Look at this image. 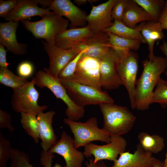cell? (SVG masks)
Segmentation results:
<instances>
[{
	"label": "cell",
	"instance_id": "obj_27",
	"mask_svg": "<svg viewBox=\"0 0 167 167\" xmlns=\"http://www.w3.org/2000/svg\"><path fill=\"white\" fill-rule=\"evenodd\" d=\"M152 18V21H158L164 8L165 1L163 0H133Z\"/></svg>",
	"mask_w": 167,
	"mask_h": 167
},
{
	"label": "cell",
	"instance_id": "obj_8",
	"mask_svg": "<svg viewBox=\"0 0 167 167\" xmlns=\"http://www.w3.org/2000/svg\"><path fill=\"white\" fill-rule=\"evenodd\" d=\"M119 72L123 84L128 94L131 108L135 109L136 77L139 69V56L128 50L119 54Z\"/></svg>",
	"mask_w": 167,
	"mask_h": 167
},
{
	"label": "cell",
	"instance_id": "obj_46",
	"mask_svg": "<svg viewBox=\"0 0 167 167\" xmlns=\"http://www.w3.org/2000/svg\"><path fill=\"white\" fill-rule=\"evenodd\" d=\"M163 81L165 84L167 85V81H165L163 79Z\"/></svg>",
	"mask_w": 167,
	"mask_h": 167
},
{
	"label": "cell",
	"instance_id": "obj_24",
	"mask_svg": "<svg viewBox=\"0 0 167 167\" xmlns=\"http://www.w3.org/2000/svg\"><path fill=\"white\" fill-rule=\"evenodd\" d=\"M139 144L145 151L152 154H157L165 147V140L162 136L157 135H150L141 132L137 136Z\"/></svg>",
	"mask_w": 167,
	"mask_h": 167
},
{
	"label": "cell",
	"instance_id": "obj_32",
	"mask_svg": "<svg viewBox=\"0 0 167 167\" xmlns=\"http://www.w3.org/2000/svg\"><path fill=\"white\" fill-rule=\"evenodd\" d=\"M87 50V49L79 53L72 60L70 61L59 74L58 78L64 79H70L73 75L79 59Z\"/></svg>",
	"mask_w": 167,
	"mask_h": 167
},
{
	"label": "cell",
	"instance_id": "obj_9",
	"mask_svg": "<svg viewBox=\"0 0 167 167\" xmlns=\"http://www.w3.org/2000/svg\"><path fill=\"white\" fill-rule=\"evenodd\" d=\"M69 79L102 91L99 60L83 54L78 62L73 75Z\"/></svg>",
	"mask_w": 167,
	"mask_h": 167
},
{
	"label": "cell",
	"instance_id": "obj_1",
	"mask_svg": "<svg viewBox=\"0 0 167 167\" xmlns=\"http://www.w3.org/2000/svg\"><path fill=\"white\" fill-rule=\"evenodd\" d=\"M142 64L143 71L136 84L135 109L143 111L149 108L153 89L161 80V75L165 72L166 62L165 58L155 56L152 60H143Z\"/></svg>",
	"mask_w": 167,
	"mask_h": 167
},
{
	"label": "cell",
	"instance_id": "obj_14",
	"mask_svg": "<svg viewBox=\"0 0 167 167\" xmlns=\"http://www.w3.org/2000/svg\"><path fill=\"white\" fill-rule=\"evenodd\" d=\"M43 49L49 56V71L57 78L60 73L71 61L79 54L73 48L63 49L57 47L53 43H48L42 41Z\"/></svg>",
	"mask_w": 167,
	"mask_h": 167
},
{
	"label": "cell",
	"instance_id": "obj_26",
	"mask_svg": "<svg viewBox=\"0 0 167 167\" xmlns=\"http://www.w3.org/2000/svg\"><path fill=\"white\" fill-rule=\"evenodd\" d=\"M21 123L26 133L33 139L36 143L40 139L39 127L37 116L34 115L21 113Z\"/></svg>",
	"mask_w": 167,
	"mask_h": 167
},
{
	"label": "cell",
	"instance_id": "obj_37",
	"mask_svg": "<svg viewBox=\"0 0 167 167\" xmlns=\"http://www.w3.org/2000/svg\"><path fill=\"white\" fill-rule=\"evenodd\" d=\"M54 157V153L48 151L42 150L41 153L40 159L41 165L44 167H52V163ZM54 167H62V166L60 164L57 163Z\"/></svg>",
	"mask_w": 167,
	"mask_h": 167
},
{
	"label": "cell",
	"instance_id": "obj_6",
	"mask_svg": "<svg viewBox=\"0 0 167 167\" xmlns=\"http://www.w3.org/2000/svg\"><path fill=\"white\" fill-rule=\"evenodd\" d=\"M58 79L70 97L79 106L84 107L87 105H100L114 103L113 99L106 91H99L69 79Z\"/></svg>",
	"mask_w": 167,
	"mask_h": 167
},
{
	"label": "cell",
	"instance_id": "obj_18",
	"mask_svg": "<svg viewBox=\"0 0 167 167\" xmlns=\"http://www.w3.org/2000/svg\"><path fill=\"white\" fill-rule=\"evenodd\" d=\"M38 4L36 0H19L15 8L4 19L8 21H22L33 16L41 17L53 12L48 8L39 7Z\"/></svg>",
	"mask_w": 167,
	"mask_h": 167
},
{
	"label": "cell",
	"instance_id": "obj_22",
	"mask_svg": "<svg viewBox=\"0 0 167 167\" xmlns=\"http://www.w3.org/2000/svg\"><path fill=\"white\" fill-rule=\"evenodd\" d=\"M152 21L147 13L133 0H127L122 18V23L126 26L135 28L139 22Z\"/></svg>",
	"mask_w": 167,
	"mask_h": 167
},
{
	"label": "cell",
	"instance_id": "obj_4",
	"mask_svg": "<svg viewBox=\"0 0 167 167\" xmlns=\"http://www.w3.org/2000/svg\"><path fill=\"white\" fill-rule=\"evenodd\" d=\"M38 21L28 20L22 21L23 26L36 39H43L48 43H54L56 36L67 29L69 20L59 16L54 12L43 15Z\"/></svg>",
	"mask_w": 167,
	"mask_h": 167
},
{
	"label": "cell",
	"instance_id": "obj_19",
	"mask_svg": "<svg viewBox=\"0 0 167 167\" xmlns=\"http://www.w3.org/2000/svg\"><path fill=\"white\" fill-rule=\"evenodd\" d=\"M19 24V22L11 21L0 23V44L13 54L22 55L26 54L28 45L17 41L16 32Z\"/></svg>",
	"mask_w": 167,
	"mask_h": 167
},
{
	"label": "cell",
	"instance_id": "obj_41",
	"mask_svg": "<svg viewBox=\"0 0 167 167\" xmlns=\"http://www.w3.org/2000/svg\"><path fill=\"white\" fill-rule=\"evenodd\" d=\"M160 48L161 51L166 56L165 58L166 62V68L165 72V75L167 77V42L164 41L162 44L160 45Z\"/></svg>",
	"mask_w": 167,
	"mask_h": 167
},
{
	"label": "cell",
	"instance_id": "obj_7",
	"mask_svg": "<svg viewBox=\"0 0 167 167\" xmlns=\"http://www.w3.org/2000/svg\"><path fill=\"white\" fill-rule=\"evenodd\" d=\"M35 85V82L32 79L24 86L13 89L11 104L15 112L37 116L47 109L48 107L46 105L38 104L39 94Z\"/></svg>",
	"mask_w": 167,
	"mask_h": 167
},
{
	"label": "cell",
	"instance_id": "obj_11",
	"mask_svg": "<svg viewBox=\"0 0 167 167\" xmlns=\"http://www.w3.org/2000/svg\"><path fill=\"white\" fill-rule=\"evenodd\" d=\"M99 61L102 88L112 90L123 85L119 72L120 57L113 47Z\"/></svg>",
	"mask_w": 167,
	"mask_h": 167
},
{
	"label": "cell",
	"instance_id": "obj_23",
	"mask_svg": "<svg viewBox=\"0 0 167 167\" xmlns=\"http://www.w3.org/2000/svg\"><path fill=\"white\" fill-rule=\"evenodd\" d=\"M104 32H110L125 38L139 40L142 43H146L138 25L135 28H132L126 26L122 22L114 20L113 25L105 29Z\"/></svg>",
	"mask_w": 167,
	"mask_h": 167
},
{
	"label": "cell",
	"instance_id": "obj_10",
	"mask_svg": "<svg viewBox=\"0 0 167 167\" xmlns=\"http://www.w3.org/2000/svg\"><path fill=\"white\" fill-rule=\"evenodd\" d=\"M127 146L126 139L121 136H110V141L106 144L98 145L92 143L84 147L83 154L87 158L93 156L96 163L103 160L114 162L118 156L125 151Z\"/></svg>",
	"mask_w": 167,
	"mask_h": 167
},
{
	"label": "cell",
	"instance_id": "obj_16",
	"mask_svg": "<svg viewBox=\"0 0 167 167\" xmlns=\"http://www.w3.org/2000/svg\"><path fill=\"white\" fill-rule=\"evenodd\" d=\"M152 154L139 144L133 153L125 151L121 153L112 167H152L160 160Z\"/></svg>",
	"mask_w": 167,
	"mask_h": 167
},
{
	"label": "cell",
	"instance_id": "obj_28",
	"mask_svg": "<svg viewBox=\"0 0 167 167\" xmlns=\"http://www.w3.org/2000/svg\"><path fill=\"white\" fill-rule=\"evenodd\" d=\"M26 79L17 76L8 68H0V84L13 89L20 87L28 82Z\"/></svg>",
	"mask_w": 167,
	"mask_h": 167
},
{
	"label": "cell",
	"instance_id": "obj_44",
	"mask_svg": "<svg viewBox=\"0 0 167 167\" xmlns=\"http://www.w3.org/2000/svg\"><path fill=\"white\" fill-rule=\"evenodd\" d=\"M163 167H167V153L166 154L165 158L164 161Z\"/></svg>",
	"mask_w": 167,
	"mask_h": 167
},
{
	"label": "cell",
	"instance_id": "obj_21",
	"mask_svg": "<svg viewBox=\"0 0 167 167\" xmlns=\"http://www.w3.org/2000/svg\"><path fill=\"white\" fill-rule=\"evenodd\" d=\"M138 25L140 32L148 45V59L152 60L155 56L153 52L155 42L158 40H162L164 38L163 29L158 21H144L141 22Z\"/></svg>",
	"mask_w": 167,
	"mask_h": 167
},
{
	"label": "cell",
	"instance_id": "obj_35",
	"mask_svg": "<svg viewBox=\"0 0 167 167\" xmlns=\"http://www.w3.org/2000/svg\"><path fill=\"white\" fill-rule=\"evenodd\" d=\"M18 0H0V17L5 18L16 6Z\"/></svg>",
	"mask_w": 167,
	"mask_h": 167
},
{
	"label": "cell",
	"instance_id": "obj_17",
	"mask_svg": "<svg viewBox=\"0 0 167 167\" xmlns=\"http://www.w3.org/2000/svg\"><path fill=\"white\" fill-rule=\"evenodd\" d=\"M95 34L87 26L66 29L56 36L54 43L60 48L71 49L84 44Z\"/></svg>",
	"mask_w": 167,
	"mask_h": 167
},
{
	"label": "cell",
	"instance_id": "obj_40",
	"mask_svg": "<svg viewBox=\"0 0 167 167\" xmlns=\"http://www.w3.org/2000/svg\"><path fill=\"white\" fill-rule=\"evenodd\" d=\"M85 167H108L102 161H98L96 163L94 162L93 159L89 158L88 161L85 164Z\"/></svg>",
	"mask_w": 167,
	"mask_h": 167
},
{
	"label": "cell",
	"instance_id": "obj_3",
	"mask_svg": "<svg viewBox=\"0 0 167 167\" xmlns=\"http://www.w3.org/2000/svg\"><path fill=\"white\" fill-rule=\"evenodd\" d=\"M35 85L41 88H47L49 89L57 99L62 100L67 106L65 114L67 118L76 121L84 114V107L76 104L68 96L65 88L59 79L51 73L48 68L38 71L32 78Z\"/></svg>",
	"mask_w": 167,
	"mask_h": 167
},
{
	"label": "cell",
	"instance_id": "obj_31",
	"mask_svg": "<svg viewBox=\"0 0 167 167\" xmlns=\"http://www.w3.org/2000/svg\"><path fill=\"white\" fill-rule=\"evenodd\" d=\"M12 148L10 141L0 131V167H6L10 159Z\"/></svg>",
	"mask_w": 167,
	"mask_h": 167
},
{
	"label": "cell",
	"instance_id": "obj_34",
	"mask_svg": "<svg viewBox=\"0 0 167 167\" xmlns=\"http://www.w3.org/2000/svg\"><path fill=\"white\" fill-rule=\"evenodd\" d=\"M34 71V68L33 64L28 61L21 62L17 68V72L19 75L26 79L31 76Z\"/></svg>",
	"mask_w": 167,
	"mask_h": 167
},
{
	"label": "cell",
	"instance_id": "obj_38",
	"mask_svg": "<svg viewBox=\"0 0 167 167\" xmlns=\"http://www.w3.org/2000/svg\"><path fill=\"white\" fill-rule=\"evenodd\" d=\"M163 29L167 30V1H165L163 10L158 20Z\"/></svg>",
	"mask_w": 167,
	"mask_h": 167
},
{
	"label": "cell",
	"instance_id": "obj_36",
	"mask_svg": "<svg viewBox=\"0 0 167 167\" xmlns=\"http://www.w3.org/2000/svg\"><path fill=\"white\" fill-rule=\"evenodd\" d=\"M11 115L6 111L0 109V128H7L9 131L12 132L15 128L12 124Z\"/></svg>",
	"mask_w": 167,
	"mask_h": 167
},
{
	"label": "cell",
	"instance_id": "obj_45",
	"mask_svg": "<svg viewBox=\"0 0 167 167\" xmlns=\"http://www.w3.org/2000/svg\"><path fill=\"white\" fill-rule=\"evenodd\" d=\"M98 0H88V2H89L90 3L92 4L93 2H97Z\"/></svg>",
	"mask_w": 167,
	"mask_h": 167
},
{
	"label": "cell",
	"instance_id": "obj_5",
	"mask_svg": "<svg viewBox=\"0 0 167 167\" xmlns=\"http://www.w3.org/2000/svg\"><path fill=\"white\" fill-rule=\"evenodd\" d=\"M64 122L69 127L74 136V144L77 149L85 147L92 141H100L106 143L110 141V136L98 127L96 118L92 117L82 122L65 118Z\"/></svg>",
	"mask_w": 167,
	"mask_h": 167
},
{
	"label": "cell",
	"instance_id": "obj_20",
	"mask_svg": "<svg viewBox=\"0 0 167 167\" xmlns=\"http://www.w3.org/2000/svg\"><path fill=\"white\" fill-rule=\"evenodd\" d=\"M55 112L50 111L41 112L37 116L39 127V137L41 146L43 151H47L57 141L52 124Z\"/></svg>",
	"mask_w": 167,
	"mask_h": 167
},
{
	"label": "cell",
	"instance_id": "obj_12",
	"mask_svg": "<svg viewBox=\"0 0 167 167\" xmlns=\"http://www.w3.org/2000/svg\"><path fill=\"white\" fill-rule=\"evenodd\" d=\"M74 143V139L63 131L60 139L48 151L62 156L65 162L64 167H82L85 156L75 148Z\"/></svg>",
	"mask_w": 167,
	"mask_h": 167
},
{
	"label": "cell",
	"instance_id": "obj_43",
	"mask_svg": "<svg viewBox=\"0 0 167 167\" xmlns=\"http://www.w3.org/2000/svg\"><path fill=\"white\" fill-rule=\"evenodd\" d=\"M164 161L160 160L154 165L152 167H163Z\"/></svg>",
	"mask_w": 167,
	"mask_h": 167
},
{
	"label": "cell",
	"instance_id": "obj_15",
	"mask_svg": "<svg viewBox=\"0 0 167 167\" xmlns=\"http://www.w3.org/2000/svg\"><path fill=\"white\" fill-rule=\"evenodd\" d=\"M48 8L57 15L66 17L70 22L71 28L87 23L86 14L69 0H50Z\"/></svg>",
	"mask_w": 167,
	"mask_h": 167
},
{
	"label": "cell",
	"instance_id": "obj_42",
	"mask_svg": "<svg viewBox=\"0 0 167 167\" xmlns=\"http://www.w3.org/2000/svg\"><path fill=\"white\" fill-rule=\"evenodd\" d=\"M87 2H88V0H75L74 1V2L79 6L84 5Z\"/></svg>",
	"mask_w": 167,
	"mask_h": 167
},
{
	"label": "cell",
	"instance_id": "obj_39",
	"mask_svg": "<svg viewBox=\"0 0 167 167\" xmlns=\"http://www.w3.org/2000/svg\"><path fill=\"white\" fill-rule=\"evenodd\" d=\"M6 50L4 46L0 44V66L1 68H8L9 65L7 62Z\"/></svg>",
	"mask_w": 167,
	"mask_h": 167
},
{
	"label": "cell",
	"instance_id": "obj_13",
	"mask_svg": "<svg viewBox=\"0 0 167 167\" xmlns=\"http://www.w3.org/2000/svg\"><path fill=\"white\" fill-rule=\"evenodd\" d=\"M117 0H109L97 6H92L87 17V25L94 33L104 32L111 27L114 20L112 17L113 8Z\"/></svg>",
	"mask_w": 167,
	"mask_h": 167
},
{
	"label": "cell",
	"instance_id": "obj_25",
	"mask_svg": "<svg viewBox=\"0 0 167 167\" xmlns=\"http://www.w3.org/2000/svg\"><path fill=\"white\" fill-rule=\"evenodd\" d=\"M106 33L109 37V43L116 50L129 49L136 51L139 48L142 43L139 40L122 37L109 32Z\"/></svg>",
	"mask_w": 167,
	"mask_h": 167
},
{
	"label": "cell",
	"instance_id": "obj_33",
	"mask_svg": "<svg viewBox=\"0 0 167 167\" xmlns=\"http://www.w3.org/2000/svg\"><path fill=\"white\" fill-rule=\"evenodd\" d=\"M127 0H117L112 11L114 20L122 22V18Z\"/></svg>",
	"mask_w": 167,
	"mask_h": 167
},
{
	"label": "cell",
	"instance_id": "obj_30",
	"mask_svg": "<svg viewBox=\"0 0 167 167\" xmlns=\"http://www.w3.org/2000/svg\"><path fill=\"white\" fill-rule=\"evenodd\" d=\"M10 160V167H33L30 163L28 156L17 149H12Z\"/></svg>",
	"mask_w": 167,
	"mask_h": 167
},
{
	"label": "cell",
	"instance_id": "obj_29",
	"mask_svg": "<svg viewBox=\"0 0 167 167\" xmlns=\"http://www.w3.org/2000/svg\"><path fill=\"white\" fill-rule=\"evenodd\" d=\"M159 104L163 109L167 107V85L161 78L154 91L150 100V104Z\"/></svg>",
	"mask_w": 167,
	"mask_h": 167
},
{
	"label": "cell",
	"instance_id": "obj_2",
	"mask_svg": "<svg viewBox=\"0 0 167 167\" xmlns=\"http://www.w3.org/2000/svg\"><path fill=\"white\" fill-rule=\"evenodd\" d=\"M99 107L103 117L102 128L110 136H121L132 128L136 118L127 107L114 103L103 104Z\"/></svg>",
	"mask_w": 167,
	"mask_h": 167
}]
</instances>
